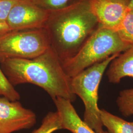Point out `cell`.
Wrapping results in <instances>:
<instances>
[{
  "instance_id": "1",
  "label": "cell",
  "mask_w": 133,
  "mask_h": 133,
  "mask_svg": "<svg viewBox=\"0 0 133 133\" xmlns=\"http://www.w3.org/2000/svg\"><path fill=\"white\" fill-rule=\"evenodd\" d=\"M5 76L14 86L30 83L46 91L53 100L62 98L75 101L71 89V77L65 71L61 60L51 47L33 59L9 58L0 62Z\"/></svg>"
},
{
  "instance_id": "2",
  "label": "cell",
  "mask_w": 133,
  "mask_h": 133,
  "mask_svg": "<svg viewBox=\"0 0 133 133\" xmlns=\"http://www.w3.org/2000/svg\"><path fill=\"white\" fill-rule=\"evenodd\" d=\"M99 26L91 0H77L49 11L44 28L62 62L73 57Z\"/></svg>"
},
{
  "instance_id": "3",
  "label": "cell",
  "mask_w": 133,
  "mask_h": 133,
  "mask_svg": "<svg viewBox=\"0 0 133 133\" xmlns=\"http://www.w3.org/2000/svg\"><path fill=\"white\" fill-rule=\"evenodd\" d=\"M131 47L120 38L117 32L99 25L77 52L62 62L66 75L70 77L86 69Z\"/></svg>"
},
{
  "instance_id": "4",
  "label": "cell",
  "mask_w": 133,
  "mask_h": 133,
  "mask_svg": "<svg viewBox=\"0 0 133 133\" xmlns=\"http://www.w3.org/2000/svg\"><path fill=\"white\" fill-rule=\"evenodd\" d=\"M119 54L112 55L71 77L72 92L81 98L84 105L83 121L97 133L105 131L98 105L99 85L109 64Z\"/></svg>"
},
{
  "instance_id": "5",
  "label": "cell",
  "mask_w": 133,
  "mask_h": 133,
  "mask_svg": "<svg viewBox=\"0 0 133 133\" xmlns=\"http://www.w3.org/2000/svg\"><path fill=\"white\" fill-rule=\"evenodd\" d=\"M50 47L45 28L11 31L0 36V62L9 58H35Z\"/></svg>"
},
{
  "instance_id": "6",
  "label": "cell",
  "mask_w": 133,
  "mask_h": 133,
  "mask_svg": "<svg viewBox=\"0 0 133 133\" xmlns=\"http://www.w3.org/2000/svg\"><path fill=\"white\" fill-rule=\"evenodd\" d=\"M36 115L24 108L19 101L0 97V133H12L31 128L36 123Z\"/></svg>"
},
{
  "instance_id": "7",
  "label": "cell",
  "mask_w": 133,
  "mask_h": 133,
  "mask_svg": "<svg viewBox=\"0 0 133 133\" xmlns=\"http://www.w3.org/2000/svg\"><path fill=\"white\" fill-rule=\"evenodd\" d=\"M49 11L25 0H20L10 10L5 23L11 31L44 28Z\"/></svg>"
},
{
  "instance_id": "8",
  "label": "cell",
  "mask_w": 133,
  "mask_h": 133,
  "mask_svg": "<svg viewBox=\"0 0 133 133\" xmlns=\"http://www.w3.org/2000/svg\"><path fill=\"white\" fill-rule=\"evenodd\" d=\"M91 8L99 25L116 30L128 11L127 5L111 0H91Z\"/></svg>"
},
{
  "instance_id": "9",
  "label": "cell",
  "mask_w": 133,
  "mask_h": 133,
  "mask_svg": "<svg viewBox=\"0 0 133 133\" xmlns=\"http://www.w3.org/2000/svg\"><path fill=\"white\" fill-rule=\"evenodd\" d=\"M61 121V130H68L72 133H97L81 119L72 103L62 98L53 100ZM103 133H109L104 131Z\"/></svg>"
},
{
  "instance_id": "10",
  "label": "cell",
  "mask_w": 133,
  "mask_h": 133,
  "mask_svg": "<svg viewBox=\"0 0 133 133\" xmlns=\"http://www.w3.org/2000/svg\"><path fill=\"white\" fill-rule=\"evenodd\" d=\"M109 66L107 76L111 83H119L125 77H133V46L120 53Z\"/></svg>"
},
{
  "instance_id": "11",
  "label": "cell",
  "mask_w": 133,
  "mask_h": 133,
  "mask_svg": "<svg viewBox=\"0 0 133 133\" xmlns=\"http://www.w3.org/2000/svg\"><path fill=\"white\" fill-rule=\"evenodd\" d=\"M101 118L109 133H133V122L125 121L105 109H101Z\"/></svg>"
},
{
  "instance_id": "12",
  "label": "cell",
  "mask_w": 133,
  "mask_h": 133,
  "mask_svg": "<svg viewBox=\"0 0 133 133\" xmlns=\"http://www.w3.org/2000/svg\"><path fill=\"white\" fill-rule=\"evenodd\" d=\"M115 31L122 41L133 46V10L128 9L122 21Z\"/></svg>"
},
{
  "instance_id": "13",
  "label": "cell",
  "mask_w": 133,
  "mask_h": 133,
  "mask_svg": "<svg viewBox=\"0 0 133 133\" xmlns=\"http://www.w3.org/2000/svg\"><path fill=\"white\" fill-rule=\"evenodd\" d=\"M61 130L60 117L57 111L48 112L43 118L39 128L32 133H52Z\"/></svg>"
},
{
  "instance_id": "14",
  "label": "cell",
  "mask_w": 133,
  "mask_h": 133,
  "mask_svg": "<svg viewBox=\"0 0 133 133\" xmlns=\"http://www.w3.org/2000/svg\"><path fill=\"white\" fill-rule=\"evenodd\" d=\"M116 104L120 112L125 117L133 115V88L121 91Z\"/></svg>"
},
{
  "instance_id": "15",
  "label": "cell",
  "mask_w": 133,
  "mask_h": 133,
  "mask_svg": "<svg viewBox=\"0 0 133 133\" xmlns=\"http://www.w3.org/2000/svg\"><path fill=\"white\" fill-rule=\"evenodd\" d=\"M0 97H5L12 101H19L20 95L5 76L0 66Z\"/></svg>"
},
{
  "instance_id": "16",
  "label": "cell",
  "mask_w": 133,
  "mask_h": 133,
  "mask_svg": "<svg viewBox=\"0 0 133 133\" xmlns=\"http://www.w3.org/2000/svg\"><path fill=\"white\" fill-rule=\"evenodd\" d=\"M39 7L52 11L59 9L68 4L70 0H25Z\"/></svg>"
},
{
  "instance_id": "17",
  "label": "cell",
  "mask_w": 133,
  "mask_h": 133,
  "mask_svg": "<svg viewBox=\"0 0 133 133\" xmlns=\"http://www.w3.org/2000/svg\"><path fill=\"white\" fill-rule=\"evenodd\" d=\"M19 1L0 0V22H6L10 10Z\"/></svg>"
},
{
  "instance_id": "18",
  "label": "cell",
  "mask_w": 133,
  "mask_h": 133,
  "mask_svg": "<svg viewBox=\"0 0 133 133\" xmlns=\"http://www.w3.org/2000/svg\"><path fill=\"white\" fill-rule=\"evenodd\" d=\"M11 31V30L5 23L0 22V36Z\"/></svg>"
},
{
  "instance_id": "19",
  "label": "cell",
  "mask_w": 133,
  "mask_h": 133,
  "mask_svg": "<svg viewBox=\"0 0 133 133\" xmlns=\"http://www.w3.org/2000/svg\"><path fill=\"white\" fill-rule=\"evenodd\" d=\"M111 1L119 2L120 3H122L125 5H127L128 4L129 2L130 1V0H111Z\"/></svg>"
},
{
  "instance_id": "20",
  "label": "cell",
  "mask_w": 133,
  "mask_h": 133,
  "mask_svg": "<svg viewBox=\"0 0 133 133\" xmlns=\"http://www.w3.org/2000/svg\"><path fill=\"white\" fill-rule=\"evenodd\" d=\"M127 8L129 10H133V0H130L127 5Z\"/></svg>"
}]
</instances>
